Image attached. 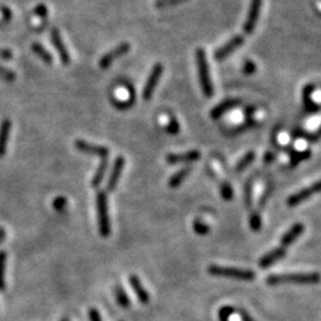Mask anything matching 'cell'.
<instances>
[{"label":"cell","instance_id":"6da1fadb","mask_svg":"<svg viewBox=\"0 0 321 321\" xmlns=\"http://www.w3.org/2000/svg\"><path fill=\"white\" fill-rule=\"evenodd\" d=\"M320 276L317 273H296V274H278L270 275L266 278L269 285L280 284H315L319 282Z\"/></svg>","mask_w":321,"mask_h":321},{"label":"cell","instance_id":"7a4b0ae2","mask_svg":"<svg viewBox=\"0 0 321 321\" xmlns=\"http://www.w3.org/2000/svg\"><path fill=\"white\" fill-rule=\"evenodd\" d=\"M195 60H196V66H198L199 80H200V86H201L202 93H203V95L207 96V98H209V96L213 95L214 88L212 84V78H210L209 64H208V61H207L205 50L201 48L196 49Z\"/></svg>","mask_w":321,"mask_h":321},{"label":"cell","instance_id":"3957f363","mask_svg":"<svg viewBox=\"0 0 321 321\" xmlns=\"http://www.w3.org/2000/svg\"><path fill=\"white\" fill-rule=\"evenodd\" d=\"M96 213H98L99 233L102 238H107L111 234V223L109 217V205L105 192L99 191L96 194Z\"/></svg>","mask_w":321,"mask_h":321},{"label":"cell","instance_id":"277c9868","mask_svg":"<svg viewBox=\"0 0 321 321\" xmlns=\"http://www.w3.org/2000/svg\"><path fill=\"white\" fill-rule=\"evenodd\" d=\"M208 273L213 276L218 277H228L237 278L242 281H252L256 278L255 271L249 269H239L233 266H221V265H210L208 268Z\"/></svg>","mask_w":321,"mask_h":321},{"label":"cell","instance_id":"5b68a950","mask_svg":"<svg viewBox=\"0 0 321 321\" xmlns=\"http://www.w3.org/2000/svg\"><path fill=\"white\" fill-rule=\"evenodd\" d=\"M163 74V66L160 63H156L155 66L152 67L151 73L148 76V80H146L144 88H143V99L149 101L150 99L152 98L153 92L158 85V81L160 80Z\"/></svg>","mask_w":321,"mask_h":321},{"label":"cell","instance_id":"8992f818","mask_svg":"<svg viewBox=\"0 0 321 321\" xmlns=\"http://www.w3.org/2000/svg\"><path fill=\"white\" fill-rule=\"evenodd\" d=\"M320 192V182L316 181L315 183H313L312 185H309V187L307 188H303L301 189V191L296 192L294 193V194H291L289 198L287 199V205L289 207H295L300 205V203L306 201V200H308L310 196L316 194V193Z\"/></svg>","mask_w":321,"mask_h":321},{"label":"cell","instance_id":"52a82bcc","mask_svg":"<svg viewBox=\"0 0 321 321\" xmlns=\"http://www.w3.org/2000/svg\"><path fill=\"white\" fill-rule=\"evenodd\" d=\"M243 43H244V38H243L242 36H234V37H232L230 41L225 43L224 45H221L219 49H217L216 51H214L213 55L214 60L217 61L225 60L226 57L230 56L232 52L240 48Z\"/></svg>","mask_w":321,"mask_h":321},{"label":"cell","instance_id":"ba28073f","mask_svg":"<svg viewBox=\"0 0 321 321\" xmlns=\"http://www.w3.org/2000/svg\"><path fill=\"white\" fill-rule=\"evenodd\" d=\"M130 48L131 46H130V44H128V43H121V44L117 45L114 49L110 50L109 52H106L105 55H103L101 59H100V61H99L100 68H102V69H106V68H109L117 59H119V57L126 55V54L130 51Z\"/></svg>","mask_w":321,"mask_h":321},{"label":"cell","instance_id":"9c48e42d","mask_svg":"<svg viewBox=\"0 0 321 321\" xmlns=\"http://www.w3.org/2000/svg\"><path fill=\"white\" fill-rule=\"evenodd\" d=\"M260 7H262V0H251L249 9V14L246 17V20L244 23V32L246 35H251L252 31L255 30L257 21H258L259 13H260Z\"/></svg>","mask_w":321,"mask_h":321},{"label":"cell","instance_id":"30bf717a","mask_svg":"<svg viewBox=\"0 0 321 321\" xmlns=\"http://www.w3.org/2000/svg\"><path fill=\"white\" fill-rule=\"evenodd\" d=\"M75 148H76L78 151L88 153V155L99 156L101 157V158H107L110 155V150L109 148H106V146L92 144V143L82 141V139H77V141L75 142Z\"/></svg>","mask_w":321,"mask_h":321},{"label":"cell","instance_id":"8fae6325","mask_svg":"<svg viewBox=\"0 0 321 321\" xmlns=\"http://www.w3.org/2000/svg\"><path fill=\"white\" fill-rule=\"evenodd\" d=\"M124 166H125L124 156H118L116 160H114L112 170H111V174L109 177V181H107V184H106L107 192H113L114 189H116L121 174H123Z\"/></svg>","mask_w":321,"mask_h":321},{"label":"cell","instance_id":"7c38bea8","mask_svg":"<svg viewBox=\"0 0 321 321\" xmlns=\"http://www.w3.org/2000/svg\"><path fill=\"white\" fill-rule=\"evenodd\" d=\"M201 152L198 150H191V151L182 152V153H169L167 155V162L169 164H177V163H191L200 159Z\"/></svg>","mask_w":321,"mask_h":321},{"label":"cell","instance_id":"4fadbf2b","mask_svg":"<svg viewBox=\"0 0 321 321\" xmlns=\"http://www.w3.org/2000/svg\"><path fill=\"white\" fill-rule=\"evenodd\" d=\"M51 42H52V45L55 46V49L57 50V52H59V56L61 61H62V63L64 64V66H68L70 62L69 52H68L66 45H64V43L62 41V38H61V35L57 29H52Z\"/></svg>","mask_w":321,"mask_h":321},{"label":"cell","instance_id":"5bb4252c","mask_svg":"<svg viewBox=\"0 0 321 321\" xmlns=\"http://www.w3.org/2000/svg\"><path fill=\"white\" fill-rule=\"evenodd\" d=\"M285 253H287V249L282 248V246H278V248L271 250L270 252H268L266 255H264L262 258L259 259V266L263 268V269L271 266L273 264L283 258Z\"/></svg>","mask_w":321,"mask_h":321},{"label":"cell","instance_id":"9a60e30c","mask_svg":"<svg viewBox=\"0 0 321 321\" xmlns=\"http://www.w3.org/2000/svg\"><path fill=\"white\" fill-rule=\"evenodd\" d=\"M305 231V226L301 223H296L292 225V226L289 228V230L285 232V233L282 235L281 238V246L282 248L287 249L289 245H291L296 239H298L300 235L303 233Z\"/></svg>","mask_w":321,"mask_h":321},{"label":"cell","instance_id":"2e32d148","mask_svg":"<svg viewBox=\"0 0 321 321\" xmlns=\"http://www.w3.org/2000/svg\"><path fill=\"white\" fill-rule=\"evenodd\" d=\"M239 105H240V100L238 99L223 100L220 103H218L217 106L213 107V110L210 111V117H212L213 119H218V118L224 116L225 113L228 112V111L234 109V107H237Z\"/></svg>","mask_w":321,"mask_h":321},{"label":"cell","instance_id":"e0dca14e","mask_svg":"<svg viewBox=\"0 0 321 321\" xmlns=\"http://www.w3.org/2000/svg\"><path fill=\"white\" fill-rule=\"evenodd\" d=\"M11 128H12V123L10 119H4L0 124V158L5 156L7 151V144L11 135Z\"/></svg>","mask_w":321,"mask_h":321},{"label":"cell","instance_id":"ac0fdd59","mask_svg":"<svg viewBox=\"0 0 321 321\" xmlns=\"http://www.w3.org/2000/svg\"><path fill=\"white\" fill-rule=\"evenodd\" d=\"M128 282H130V285L132 287V289H133L135 294L137 295L139 302L144 303V305L149 303L150 295H149V292L146 291L144 285L142 284L141 280H139V278L136 276V275H131V276L128 277Z\"/></svg>","mask_w":321,"mask_h":321},{"label":"cell","instance_id":"d6986e66","mask_svg":"<svg viewBox=\"0 0 321 321\" xmlns=\"http://www.w3.org/2000/svg\"><path fill=\"white\" fill-rule=\"evenodd\" d=\"M316 87L315 85H307L302 91V99H303V103H305V109L308 111V112L312 113H316L319 111V105L316 102L313 101V93L315 91Z\"/></svg>","mask_w":321,"mask_h":321},{"label":"cell","instance_id":"ffe728a7","mask_svg":"<svg viewBox=\"0 0 321 321\" xmlns=\"http://www.w3.org/2000/svg\"><path fill=\"white\" fill-rule=\"evenodd\" d=\"M191 171H192L191 167H184L178 171H176V173H175L173 176L169 178V181H168V184H169V187L177 188L178 185H181L182 182H183L185 178L188 177V175L191 174Z\"/></svg>","mask_w":321,"mask_h":321},{"label":"cell","instance_id":"44dd1931","mask_svg":"<svg viewBox=\"0 0 321 321\" xmlns=\"http://www.w3.org/2000/svg\"><path fill=\"white\" fill-rule=\"evenodd\" d=\"M107 167H109V162H107V158H102L101 162H100L98 169H96L94 176L92 178V187L93 188H98L100 184L102 183L103 177H105L106 171H107Z\"/></svg>","mask_w":321,"mask_h":321},{"label":"cell","instance_id":"7402d4cb","mask_svg":"<svg viewBox=\"0 0 321 321\" xmlns=\"http://www.w3.org/2000/svg\"><path fill=\"white\" fill-rule=\"evenodd\" d=\"M114 295H116L118 305L124 307V308H127V307H130L131 301H130V299H128V295L126 294V291L124 290L123 287H120V285H117V287L114 288Z\"/></svg>","mask_w":321,"mask_h":321},{"label":"cell","instance_id":"603a6c76","mask_svg":"<svg viewBox=\"0 0 321 321\" xmlns=\"http://www.w3.org/2000/svg\"><path fill=\"white\" fill-rule=\"evenodd\" d=\"M255 158H256V152H253V151L246 152L245 155L238 160L237 166H235V170H237L238 173H240V171L245 170L246 168H248L250 164H251L253 160H255Z\"/></svg>","mask_w":321,"mask_h":321},{"label":"cell","instance_id":"cb8c5ba5","mask_svg":"<svg viewBox=\"0 0 321 321\" xmlns=\"http://www.w3.org/2000/svg\"><path fill=\"white\" fill-rule=\"evenodd\" d=\"M7 255L4 250H0V291H4L6 288L5 284V266Z\"/></svg>","mask_w":321,"mask_h":321},{"label":"cell","instance_id":"d4e9b609","mask_svg":"<svg viewBox=\"0 0 321 321\" xmlns=\"http://www.w3.org/2000/svg\"><path fill=\"white\" fill-rule=\"evenodd\" d=\"M32 50H34L36 55L41 57V59L44 61L46 64L52 63V56L50 55V54L46 51V50L43 48L41 44H38V43H35V44H32Z\"/></svg>","mask_w":321,"mask_h":321},{"label":"cell","instance_id":"484cf974","mask_svg":"<svg viewBox=\"0 0 321 321\" xmlns=\"http://www.w3.org/2000/svg\"><path fill=\"white\" fill-rule=\"evenodd\" d=\"M193 230H194L195 233H198L200 235H206V234H208L210 228L208 225L203 223L202 220L195 219L194 223H193Z\"/></svg>","mask_w":321,"mask_h":321},{"label":"cell","instance_id":"4316f807","mask_svg":"<svg viewBox=\"0 0 321 321\" xmlns=\"http://www.w3.org/2000/svg\"><path fill=\"white\" fill-rule=\"evenodd\" d=\"M309 157H310V151H308V150H306V151H302V152H292L290 164L291 166H296V164L301 162V160L309 158Z\"/></svg>","mask_w":321,"mask_h":321},{"label":"cell","instance_id":"83f0119b","mask_svg":"<svg viewBox=\"0 0 321 321\" xmlns=\"http://www.w3.org/2000/svg\"><path fill=\"white\" fill-rule=\"evenodd\" d=\"M220 193H221V196H223V199L226 200V201H230V200H232V198H233V189H232L231 184L227 183V182H224V183L221 184Z\"/></svg>","mask_w":321,"mask_h":321},{"label":"cell","instance_id":"f1b7e54d","mask_svg":"<svg viewBox=\"0 0 321 321\" xmlns=\"http://www.w3.org/2000/svg\"><path fill=\"white\" fill-rule=\"evenodd\" d=\"M166 131L170 135H177L178 132H180V123H178V120L176 119V118H174V117L170 118L169 123H168V125L166 126Z\"/></svg>","mask_w":321,"mask_h":321},{"label":"cell","instance_id":"f546056e","mask_svg":"<svg viewBox=\"0 0 321 321\" xmlns=\"http://www.w3.org/2000/svg\"><path fill=\"white\" fill-rule=\"evenodd\" d=\"M187 2V0H157L156 7L157 9H167V7H171L178 4H182Z\"/></svg>","mask_w":321,"mask_h":321},{"label":"cell","instance_id":"4dcf8cb0","mask_svg":"<svg viewBox=\"0 0 321 321\" xmlns=\"http://www.w3.org/2000/svg\"><path fill=\"white\" fill-rule=\"evenodd\" d=\"M260 226H262V219L258 213H252L250 217V227L252 231H258Z\"/></svg>","mask_w":321,"mask_h":321},{"label":"cell","instance_id":"1f68e13d","mask_svg":"<svg viewBox=\"0 0 321 321\" xmlns=\"http://www.w3.org/2000/svg\"><path fill=\"white\" fill-rule=\"evenodd\" d=\"M54 209H56L57 212H62V210L67 207V199L64 196H57L56 199H54L52 201Z\"/></svg>","mask_w":321,"mask_h":321},{"label":"cell","instance_id":"d6a6232c","mask_svg":"<svg viewBox=\"0 0 321 321\" xmlns=\"http://www.w3.org/2000/svg\"><path fill=\"white\" fill-rule=\"evenodd\" d=\"M234 313V308L233 307H223V308L220 309L219 312V317H220V321H228V319H230V316L232 315V314Z\"/></svg>","mask_w":321,"mask_h":321},{"label":"cell","instance_id":"836d02e7","mask_svg":"<svg viewBox=\"0 0 321 321\" xmlns=\"http://www.w3.org/2000/svg\"><path fill=\"white\" fill-rule=\"evenodd\" d=\"M0 77L4 78L5 81L12 82L14 78H16V74H14L13 71H11L10 69H6V68L0 66Z\"/></svg>","mask_w":321,"mask_h":321},{"label":"cell","instance_id":"e575fe53","mask_svg":"<svg viewBox=\"0 0 321 321\" xmlns=\"http://www.w3.org/2000/svg\"><path fill=\"white\" fill-rule=\"evenodd\" d=\"M243 71L248 75L253 74L256 71V64L252 61H245L244 66H243Z\"/></svg>","mask_w":321,"mask_h":321},{"label":"cell","instance_id":"d590c367","mask_svg":"<svg viewBox=\"0 0 321 321\" xmlns=\"http://www.w3.org/2000/svg\"><path fill=\"white\" fill-rule=\"evenodd\" d=\"M88 315H89V321H102L101 315H100L98 309H95V308L89 309Z\"/></svg>","mask_w":321,"mask_h":321},{"label":"cell","instance_id":"8d00e7d4","mask_svg":"<svg viewBox=\"0 0 321 321\" xmlns=\"http://www.w3.org/2000/svg\"><path fill=\"white\" fill-rule=\"evenodd\" d=\"M239 314H240L242 321H256L255 319H252V317L250 316V314L248 312H245V310H240Z\"/></svg>","mask_w":321,"mask_h":321},{"label":"cell","instance_id":"74e56055","mask_svg":"<svg viewBox=\"0 0 321 321\" xmlns=\"http://www.w3.org/2000/svg\"><path fill=\"white\" fill-rule=\"evenodd\" d=\"M6 238V231H5V228H3V227H0V244H2V243L4 242V239Z\"/></svg>","mask_w":321,"mask_h":321}]
</instances>
